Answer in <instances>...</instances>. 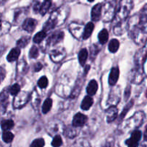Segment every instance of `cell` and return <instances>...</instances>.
<instances>
[{
	"label": "cell",
	"mask_w": 147,
	"mask_h": 147,
	"mask_svg": "<svg viewBox=\"0 0 147 147\" xmlns=\"http://www.w3.org/2000/svg\"><path fill=\"white\" fill-rule=\"evenodd\" d=\"M129 37L137 45L146 43L147 40V24H144L139 21L138 14L132 16L129 20Z\"/></svg>",
	"instance_id": "1"
},
{
	"label": "cell",
	"mask_w": 147,
	"mask_h": 147,
	"mask_svg": "<svg viewBox=\"0 0 147 147\" xmlns=\"http://www.w3.org/2000/svg\"><path fill=\"white\" fill-rule=\"evenodd\" d=\"M133 7V0H121L115 17V22H116L126 20Z\"/></svg>",
	"instance_id": "2"
},
{
	"label": "cell",
	"mask_w": 147,
	"mask_h": 147,
	"mask_svg": "<svg viewBox=\"0 0 147 147\" xmlns=\"http://www.w3.org/2000/svg\"><path fill=\"white\" fill-rule=\"evenodd\" d=\"M116 0H107L102 9V19L103 22H111L116 17Z\"/></svg>",
	"instance_id": "3"
},
{
	"label": "cell",
	"mask_w": 147,
	"mask_h": 147,
	"mask_svg": "<svg viewBox=\"0 0 147 147\" xmlns=\"http://www.w3.org/2000/svg\"><path fill=\"white\" fill-rule=\"evenodd\" d=\"M68 8L62 6V7H59L58 9L55 10L54 12H53L49 20L55 25V27L56 26H60L65 22V20L67 19V15H68Z\"/></svg>",
	"instance_id": "4"
},
{
	"label": "cell",
	"mask_w": 147,
	"mask_h": 147,
	"mask_svg": "<svg viewBox=\"0 0 147 147\" xmlns=\"http://www.w3.org/2000/svg\"><path fill=\"white\" fill-rule=\"evenodd\" d=\"M145 119V113L142 111L135 112L134 115L131 117L126 122V125L129 128H135L140 126Z\"/></svg>",
	"instance_id": "5"
},
{
	"label": "cell",
	"mask_w": 147,
	"mask_h": 147,
	"mask_svg": "<svg viewBox=\"0 0 147 147\" xmlns=\"http://www.w3.org/2000/svg\"><path fill=\"white\" fill-rule=\"evenodd\" d=\"M64 35V33L62 31H56L50 34L44 42V46H45L46 50L50 46H55V45L58 44L59 43L63 41Z\"/></svg>",
	"instance_id": "6"
},
{
	"label": "cell",
	"mask_w": 147,
	"mask_h": 147,
	"mask_svg": "<svg viewBox=\"0 0 147 147\" xmlns=\"http://www.w3.org/2000/svg\"><path fill=\"white\" fill-rule=\"evenodd\" d=\"M30 97L28 92L25 91H20V93L14 97L13 100V106L15 109H20L28 102Z\"/></svg>",
	"instance_id": "7"
},
{
	"label": "cell",
	"mask_w": 147,
	"mask_h": 147,
	"mask_svg": "<svg viewBox=\"0 0 147 147\" xmlns=\"http://www.w3.org/2000/svg\"><path fill=\"white\" fill-rule=\"evenodd\" d=\"M145 77L143 66H135L130 74V80L133 84H139L142 83Z\"/></svg>",
	"instance_id": "8"
},
{
	"label": "cell",
	"mask_w": 147,
	"mask_h": 147,
	"mask_svg": "<svg viewBox=\"0 0 147 147\" xmlns=\"http://www.w3.org/2000/svg\"><path fill=\"white\" fill-rule=\"evenodd\" d=\"M84 24L83 23L78 22H72L69 24V30L70 33L73 35V37L77 38L78 40L83 39V33H84L85 30Z\"/></svg>",
	"instance_id": "9"
},
{
	"label": "cell",
	"mask_w": 147,
	"mask_h": 147,
	"mask_svg": "<svg viewBox=\"0 0 147 147\" xmlns=\"http://www.w3.org/2000/svg\"><path fill=\"white\" fill-rule=\"evenodd\" d=\"M147 59V40L144 46L136 52L134 56L135 66H143Z\"/></svg>",
	"instance_id": "10"
},
{
	"label": "cell",
	"mask_w": 147,
	"mask_h": 147,
	"mask_svg": "<svg viewBox=\"0 0 147 147\" xmlns=\"http://www.w3.org/2000/svg\"><path fill=\"white\" fill-rule=\"evenodd\" d=\"M50 56L51 60L55 63L62 61L66 56V50L63 47H57L50 50Z\"/></svg>",
	"instance_id": "11"
},
{
	"label": "cell",
	"mask_w": 147,
	"mask_h": 147,
	"mask_svg": "<svg viewBox=\"0 0 147 147\" xmlns=\"http://www.w3.org/2000/svg\"><path fill=\"white\" fill-rule=\"evenodd\" d=\"M121 99L120 89L119 86L111 89L109 95V99L107 100V105L109 106H116L118 105Z\"/></svg>",
	"instance_id": "12"
},
{
	"label": "cell",
	"mask_w": 147,
	"mask_h": 147,
	"mask_svg": "<svg viewBox=\"0 0 147 147\" xmlns=\"http://www.w3.org/2000/svg\"><path fill=\"white\" fill-rule=\"evenodd\" d=\"M129 29V20H122L116 22L113 27V33L116 35L119 36L124 34Z\"/></svg>",
	"instance_id": "13"
},
{
	"label": "cell",
	"mask_w": 147,
	"mask_h": 147,
	"mask_svg": "<svg viewBox=\"0 0 147 147\" xmlns=\"http://www.w3.org/2000/svg\"><path fill=\"white\" fill-rule=\"evenodd\" d=\"M142 132L139 130H135L132 132L130 138L126 141L128 147H137L139 141L142 138Z\"/></svg>",
	"instance_id": "14"
},
{
	"label": "cell",
	"mask_w": 147,
	"mask_h": 147,
	"mask_svg": "<svg viewBox=\"0 0 147 147\" xmlns=\"http://www.w3.org/2000/svg\"><path fill=\"white\" fill-rule=\"evenodd\" d=\"M88 120V117L85 115L84 114L81 112H78L77 114L73 117V121H72V125L73 126L78 128V127H82L86 124Z\"/></svg>",
	"instance_id": "15"
},
{
	"label": "cell",
	"mask_w": 147,
	"mask_h": 147,
	"mask_svg": "<svg viewBox=\"0 0 147 147\" xmlns=\"http://www.w3.org/2000/svg\"><path fill=\"white\" fill-rule=\"evenodd\" d=\"M102 9L103 4L101 3L96 4L91 10V20L93 22H98L102 17Z\"/></svg>",
	"instance_id": "16"
},
{
	"label": "cell",
	"mask_w": 147,
	"mask_h": 147,
	"mask_svg": "<svg viewBox=\"0 0 147 147\" xmlns=\"http://www.w3.org/2000/svg\"><path fill=\"white\" fill-rule=\"evenodd\" d=\"M119 69L118 66H113L111 69L109 76V84L111 86H115L119 78Z\"/></svg>",
	"instance_id": "17"
},
{
	"label": "cell",
	"mask_w": 147,
	"mask_h": 147,
	"mask_svg": "<svg viewBox=\"0 0 147 147\" xmlns=\"http://www.w3.org/2000/svg\"><path fill=\"white\" fill-rule=\"evenodd\" d=\"M37 24V21L32 18H27L24 20L22 24V29L25 31L32 33L34 31Z\"/></svg>",
	"instance_id": "18"
},
{
	"label": "cell",
	"mask_w": 147,
	"mask_h": 147,
	"mask_svg": "<svg viewBox=\"0 0 147 147\" xmlns=\"http://www.w3.org/2000/svg\"><path fill=\"white\" fill-rule=\"evenodd\" d=\"M119 111L116 106H111L106 111V120L108 122H111L117 118Z\"/></svg>",
	"instance_id": "19"
},
{
	"label": "cell",
	"mask_w": 147,
	"mask_h": 147,
	"mask_svg": "<svg viewBox=\"0 0 147 147\" xmlns=\"http://www.w3.org/2000/svg\"><path fill=\"white\" fill-rule=\"evenodd\" d=\"M9 90H3L1 93V97H0V102H1V112H4L6 111L7 108V105L9 104Z\"/></svg>",
	"instance_id": "20"
},
{
	"label": "cell",
	"mask_w": 147,
	"mask_h": 147,
	"mask_svg": "<svg viewBox=\"0 0 147 147\" xmlns=\"http://www.w3.org/2000/svg\"><path fill=\"white\" fill-rule=\"evenodd\" d=\"M20 55V48H14L10 50L9 54L7 55V59L9 62H14L18 59L19 56Z\"/></svg>",
	"instance_id": "21"
},
{
	"label": "cell",
	"mask_w": 147,
	"mask_h": 147,
	"mask_svg": "<svg viewBox=\"0 0 147 147\" xmlns=\"http://www.w3.org/2000/svg\"><path fill=\"white\" fill-rule=\"evenodd\" d=\"M78 129L76 127L73 126L72 125V126H68L66 127L65 128L63 131V133L65 135L66 137L70 138H73L74 137H76L78 135Z\"/></svg>",
	"instance_id": "22"
},
{
	"label": "cell",
	"mask_w": 147,
	"mask_h": 147,
	"mask_svg": "<svg viewBox=\"0 0 147 147\" xmlns=\"http://www.w3.org/2000/svg\"><path fill=\"white\" fill-rule=\"evenodd\" d=\"M28 70V66L26 62V61L24 59H22L18 61V63L17 65V71L18 74H25Z\"/></svg>",
	"instance_id": "23"
},
{
	"label": "cell",
	"mask_w": 147,
	"mask_h": 147,
	"mask_svg": "<svg viewBox=\"0 0 147 147\" xmlns=\"http://www.w3.org/2000/svg\"><path fill=\"white\" fill-rule=\"evenodd\" d=\"M98 86L97 82L96 80H94V79H93L88 84L87 89H86L87 93L90 96H93L94 95H96V92L98 90Z\"/></svg>",
	"instance_id": "24"
},
{
	"label": "cell",
	"mask_w": 147,
	"mask_h": 147,
	"mask_svg": "<svg viewBox=\"0 0 147 147\" xmlns=\"http://www.w3.org/2000/svg\"><path fill=\"white\" fill-rule=\"evenodd\" d=\"M93 99L91 97V96L88 95L84 97V99L82 101V103L80 107L83 110H88L90 108V107L93 105Z\"/></svg>",
	"instance_id": "25"
},
{
	"label": "cell",
	"mask_w": 147,
	"mask_h": 147,
	"mask_svg": "<svg viewBox=\"0 0 147 147\" xmlns=\"http://www.w3.org/2000/svg\"><path fill=\"white\" fill-rule=\"evenodd\" d=\"M93 29H94V24L92 22H90L86 24V27H85L84 33H83V40H87L88 38L90 37L93 31Z\"/></svg>",
	"instance_id": "26"
},
{
	"label": "cell",
	"mask_w": 147,
	"mask_h": 147,
	"mask_svg": "<svg viewBox=\"0 0 147 147\" xmlns=\"http://www.w3.org/2000/svg\"><path fill=\"white\" fill-rule=\"evenodd\" d=\"M88 50L86 48H83L79 51L78 61L79 63H80V64L81 65V66H85L86 60H87L88 59Z\"/></svg>",
	"instance_id": "27"
},
{
	"label": "cell",
	"mask_w": 147,
	"mask_h": 147,
	"mask_svg": "<svg viewBox=\"0 0 147 147\" xmlns=\"http://www.w3.org/2000/svg\"><path fill=\"white\" fill-rule=\"evenodd\" d=\"M109 40V32L106 29H103L98 33V40L100 44L103 45L107 43Z\"/></svg>",
	"instance_id": "28"
},
{
	"label": "cell",
	"mask_w": 147,
	"mask_h": 147,
	"mask_svg": "<svg viewBox=\"0 0 147 147\" xmlns=\"http://www.w3.org/2000/svg\"><path fill=\"white\" fill-rule=\"evenodd\" d=\"M32 99V105L34 109H37L38 106L40 105V102H41V98L40 97L39 95L36 91H33L32 94L31 96Z\"/></svg>",
	"instance_id": "29"
},
{
	"label": "cell",
	"mask_w": 147,
	"mask_h": 147,
	"mask_svg": "<svg viewBox=\"0 0 147 147\" xmlns=\"http://www.w3.org/2000/svg\"><path fill=\"white\" fill-rule=\"evenodd\" d=\"M46 36H47V32H46L45 30H41V31L38 32V33L34 36V37H33V41H34V43L38 44V43H42V42L45 40Z\"/></svg>",
	"instance_id": "30"
},
{
	"label": "cell",
	"mask_w": 147,
	"mask_h": 147,
	"mask_svg": "<svg viewBox=\"0 0 147 147\" xmlns=\"http://www.w3.org/2000/svg\"><path fill=\"white\" fill-rule=\"evenodd\" d=\"M14 122L11 119H8V120H3L1 121V129L3 131H9L10 129L14 127Z\"/></svg>",
	"instance_id": "31"
},
{
	"label": "cell",
	"mask_w": 147,
	"mask_h": 147,
	"mask_svg": "<svg viewBox=\"0 0 147 147\" xmlns=\"http://www.w3.org/2000/svg\"><path fill=\"white\" fill-rule=\"evenodd\" d=\"M119 46H120V43H119V40H116V39H112L109 42V51L111 52V53H116L119 50Z\"/></svg>",
	"instance_id": "32"
},
{
	"label": "cell",
	"mask_w": 147,
	"mask_h": 147,
	"mask_svg": "<svg viewBox=\"0 0 147 147\" xmlns=\"http://www.w3.org/2000/svg\"><path fill=\"white\" fill-rule=\"evenodd\" d=\"M139 21L144 24H147V4L144 6L139 14Z\"/></svg>",
	"instance_id": "33"
},
{
	"label": "cell",
	"mask_w": 147,
	"mask_h": 147,
	"mask_svg": "<svg viewBox=\"0 0 147 147\" xmlns=\"http://www.w3.org/2000/svg\"><path fill=\"white\" fill-rule=\"evenodd\" d=\"M52 105H53V100H52V99H50V98L46 99L42 105V111L43 113L47 114L51 110Z\"/></svg>",
	"instance_id": "34"
},
{
	"label": "cell",
	"mask_w": 147,
	"mask_h": 147,
	"mask_svg": "<svg viewBox=\"0 0 147 147\" xmlns=\"http://www.w3.org/2000/svg\"><path fill=\"white\" fill-rule=\"evenodd\" d=\"M30 36H24V37H22L21 38L19 39L17 41V47L20 48H22L26 47L27 45L30 43Z\"/></svg>",
	"instance_id": "35"
},
{
	"label": "cell",
	"mask_w": 147,
	"mask_h": 147,
	"mask_svg": "<svg viewBox=\"0 0 147 147\" xmlns=\"http://www.w3.org/2000/svg\"><path fill=\"white\" fill-rule=\"evenodd\" d=\"M50 6H51V1H45L44 2L42 3L40 10V14L42 16L45 15L50 8Z\"/></svg>",
	"instance_id": "36"
},
{
	"label": "cell",
	"mask_w": 147,
	"mask_h": 147,
	"mask_svg": "<svg viewBox=\"0 0 147 147\" xmlns=\"http://www.w3.org/2000/svg\"><path fill=\"white\" fill-rule=\"evenodd\" d=\"M14 134L9 131H4L2 133V140L5 143H11L14 139Z\"/></svg>",
	"instance_id": "37"
},
{
	"label": "cell",
	"mask_w": 147,
	"mask_h": 147,
	"mask_svg": "<svg viewBox=\"0 0 147 147\" xmlns=\"http://www.w3.org/2000/svg\"><path fill=\"white\" fill-rule=\"evenodd\" d=\"M133 105H134V100H131L130 102H128L127 105L124 107L123 111H122V112L121 113L120 116H119V120H123V118H124L125 115H126V114L129 112V110L131 109V108L133 106Z\"/></svg>",
	"instance_id": "38"
},
{
	"label": "cell",
	"mask_w": 147,
	"mask_h": 147,
	"mask_svg": "<svg viewBox=\"0 0 147 147\" xmlns=\"http://www.w3.org/2000/svg\"><path fill=\"white\" fill-rule=\"evenodd\" d=\"M11 28V24L7 21H2L1 22V35H3L4 34H7Z\"/></svg>",
	"instance_id": "39"
},
{
	"label": "cell",
	"mask_w": 147,
	"mask_h": 147,
	"mask_svg": "<svg viewBox=\"0 0 147 147\" xmlns=\"http://www.w3.org/2000/svg\"><path fill=\"white\" fill-rule=\"evenodd\" d=\"M37 85L41 89H45L48 85V79L45 76H43L39 79L38 82H37Z\"/></svg>",
	"instance_id": "40"
},
{
	"label": "cell",
	"mask_w": 147,
	"mask_h": 147,
	"mask_svg": "<svg viewBox=\"0 0 147 147\" xmlns=\"http://www.w3.org/2000/svg\"><path fill=\"white\" fill-rule=\"evenodd\" d=\"M10 95H13V96H16L18 93L20 92V86L17 83L14 84L9 89Z\"/></svg>",
	"instance_id": "41"
},
{
	"label": "cell",
	"mask_w": 147,
	"mask_h": 147,
	"mask_svg": "<svg viewBox=\"0 0 147 147\" xmlns=\"http://www.w3.org/2000/svg\"><path fill=\"white\" fill-rule=\"evenodd\" d=\"M39 56V49L37 48V46H33L30 48V53H29V56L30 59H37V56Z\"/></svg>",
	"instance_id": "42"
},
{
	"label": "cell",
	"mask_w": 147,
	"mask_h": 147,
	"mask_svg": "<svg viewBox=\"0 0 147 147\" xmlns=\"http://www.w3.org/2000/svg\"><path fill=\"white\" fill-rule=\"evenodd\" d=\"M73 147H90V146L86 140L79 139L76 141V144H73Z\"/></svg>",
	"instance_id": "43"
},
{
	"label": "cell",
	"mask_w": 147,
	"mask_h": 147,
	"mask_svg": "<svg viewBox=\"0 0 147 147\" xmlns=\"http://www.w3.org/2000/svg\"><path fill=\"white\" fill-rule=\"evenodd\" d=\"M63 144L62 138L60 135H56L53 138V141H52V145L54 147H60Z\"/></svg>",
	"instance_id": "44"
},
{
	"label": "cell",
	"mask_w": 147,
	"mask_h": 147,
	"mask_svg": "<svg viewBox=\"0 0 147 147\" xmlns=\"http://www.w3.org/2000/svg\"><path fill=\"white\" fill-rule=\"evenodd\" d=\"M45 146V141L43 138H37L32 142L30 147H43Z\"/></svg>",
	"instance_id": "45"
},
{
	"label": "cell",
	"mask_w": 147,
	"mask_h": 147,
	"mask_svg": "<svg viewBox=\"0 0 147 147\" xmlns=\"http://www.w3.org/2000/svg\"><path fill=\"white\" fill-rule=\"evenodd\" d=\"M41 3L39 2V1H37L34 4V6H33V10L35 13L39 12L40 13V7H41Z\"/></svg>",
	"instance_id": "46"
},
{
	"label": "cell",
	"mask_w": 147,
	"mask_h": 147,
	"mask_svg": "<svg viewBox=\"0 0 147 147\" xmlns=\"http://www.w3.org/2000/svg\"><path fill=\"white\" fill-rule=\"evenodd\" d=\"M42 69V64L40 62H37L34 65V71L37 72V71H40L41 69Z\"/></svg>",
	"instance_id": "47"
},
{
	"label": "cell",
	"mask_w": 147,
	"mask_h": 147,
	"mask_svg": "<svg viewBox=\"0 0 147 147\" xmlns=\"http://www.w3.org/2000/svg\"><path fill=\"white\" fill-rule=\"evenodd\" d=\"M131 93V86H129L127 87V89H126V91H125V99H128V98L129 97V95H130Z\"/></svg>",
	"instance_id": "48"
},
{
	"label": "cell",
	"mask_w": 147,
	"mask_h": 147,
	"mask_svg": "<svg viewBox=\"0 0 147 147\" xmlns=\"http://www.w3.org/2000/svg\"><path fill=\"white\" fill-rule=\"evenodd\" d=\"M112 146H113V142L111 141H108L102 147H112Z\"/></svg>",
	"instance_id": "49"
},
{
	"label": "cell",
	"mask_w": 147,
	"mask_h": 147,
	"mask_svg": "<svg viewBox=\"0 0 147 147\" xmlns=\"http://www.w3.org/2000/svg\"><path fill=\"white\" fill-rule=\"evenodd\" d=\"M5 71L3 69V68H1V80H3L4 78V76H5Z\"/></svg>",
	"instance_id": "50"
},
{
	"label": "cell",
	"mask_w": 147,
	"mask_h": 147,
	"mask_svg": "<svg viewBox=\"0 0 147 147\" xmlns=\"http://www.w3.org/2000/svg\"><path fill=\"white\" fill-rule=\"evenodd\" d=\"M144 138L145 141H147V125L145 128V131H144Z\"/></svg>",
	"instance_id": "51"
},
{
	"label": "cell",
	"mask_w": 147,
	"mask_h": 147,
	"mask_svg": "<svg viewBox=\"0 0 147 147\" xmlns=\"http://www.w3.org/2000/svg\"><path fill=\"white\" fill-rule=\"evenodd\" d=\"M65 1H67V2H73V1H76V0H65Z\"/></svg>",
	"instance_id": "52"
},
{
	"label": "cell",
	"mask_w": 147,
	"mask_h": 147,
	"mask_svg": "<svg viewBox=\"0 0 147 147\" xmlns=\"http://www.w3.org/2000/svg\"><path fill=\"white\" fill-rule=\"evenodd\" d=\"M88 1L89 2H92V1H94V0H88Z\"/></svg>",
	"instance_id": "53"
},
{
	"label": "cell",
	"mask_w": 147,
	"mask_h": 147,
	"mask_svg": "<svg viewBox=\"0 0 147 147\" xmlns=\"http://www.w3.org/2000/svg\"><path fill=\"white\" fill-rule=\"evenodd\" d=\"M45 1H51V0H45Z\"/></svg>",
	"instance_id": "54"
},
{
	"label": "cell",
	"mask_w": 147,
	"mask_h": 147,
	"mask_svg": "<svg viewBox=\"0 0 147 147\" xmlns=\"http://www.w3.org/2000/svg\"><path fill=\"white\" fill-rule=\"evenodd\" d=\"M1 1H7V0H1Z\"/></svg>",
	"instance_id": "55"
}]
</instances>
